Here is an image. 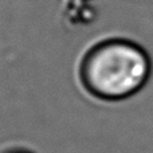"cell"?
<instances>
[{
  "mask_svg": "<svg viewBox=\"0 0 153 153\" xmlns=\"http://www.w3.org/2000/svg\"><path fill=\"white\" fill-rule=\"evenodd\" d=\"M152 61L148 53L129 39L110 38L93 45L82 55L78 79L89 95L117 102L137 94L149 81Z\"/></svg>",
  "mask_w": 153,
  "mask_h": 153,
  "instance_id": "cell-1",
  "label": "cell"
},
{
  "mask_svg": "<svg viewBox=\"0 0 153 153\" xmlns=\"http://www.w3.org/2000/svg\"><path fill=\"white\" fill-rule=\"evenodd\" d=\"M1 153H35L34 151L28 148H22V146H15V148H10V149H5Z\"/></svg>",
  "mask_w": 153,
  "mask_h": 153,
  "instance_id": "cell-2",
  "label": "cell"
},
{
  "mask_svg": "<svg viewBox=\"0 0 153 153\" xmlns=\"http://www.w3.org/2000/svg\"><path fill=\"white\" fill-rule=\"evenodd\" d=\"M78 1H81V0H78Z\"/></svg>",
  "mask_w": 153,
  "mask_h": 153,
  "instance_id": "cell-3",
  "label": "cell"
}]
</instances>
